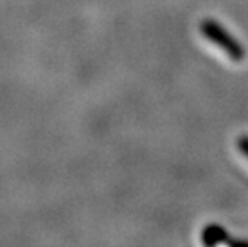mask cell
Returning a JSON list of instances; mask_svg holds the SVG:
<instances>
[{
    "label": "cell",
    "mask_w": 248,
    "mask_h": 247,
    "mask_svg": "<svg viewBox=\"0 0 248 247\" xmlns=\"http://www.w3.org/2000/svg\"><path fill=\"white\" fill-rule=\"evenodd\" d=\"M202 33L207 37V40H210L213 45L218 47L231 61L239 63L244 60L245 51L242 49V45L237 44V40L231 34L226 33L218 23H215V21H205L202 24Z\"/></svg>",
    "instance_id": "6da1fadb"
},
{
    "label": "cell",
    "mask_w": 248,
    "mask_h": 247,
    "mask_svg": "<svg viewBox=\"0 0 248 247\" xmlns=\"http://www.w3.org/2000/svg\"><path fill=\"white\" fill-rule=\"evenodd\" d=\"M239 149L248 157V136H244V138L239 140Z\"/></svg>",
    "instance_id": "7a4b0ae2"
}]
</instances>
